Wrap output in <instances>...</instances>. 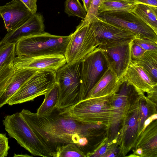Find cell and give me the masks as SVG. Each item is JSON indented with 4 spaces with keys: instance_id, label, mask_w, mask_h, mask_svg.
<instances>
[{
    "instance_id": "cell-16",
    "label": "cell",
    "mask_w": 157,
    "mask_h": 157,
    "mask_svg": "<svg viewBox=\"0 0 157 157\" xmlns=\"http://www.w3.org/2000/svg\"><path fill=\"white\" fill-rule=\"evenodd\" d=\"M122 80L127 82L142 93H150L157 86V83L152 81L143 67L132 60Z\"/></svg>"
},
{
    "instance_id": "cell-23",
    "label": "cell",
    "mask_w": 157,
    "mask_h": 157,
    "mask_svg": "<svg viewBox=\"0 0 157 157\" xmlns=\"http://www.w3.org/2000/svg\"><path fill=\"white\" fill-rule=\"evenodd\" d=\"M136 3L133 0H104L98 10L100 12L114 10L132 11Z\"/></svg>"
},
{
    "instance_id": "cell-5",
    "label": "cell",
    "mask_w": 157,
    "mask_h": 157,
    "mask_svg": "<svg viewBox=\"0 0 157 157\" xmlns=\"http://www.w3.org/2000/svg\"><path fill=\"white\" fill-rule=\"evenodd\" d=\"M81 69L80 61L72 64L66 63L56 71V82L59 89L56 106L58 108L70 107L80 101Z\"/></svg>"
},
{
    "instance_id": "cell-28",
    "label": "cell",
    "mask_w": 157,
    "mask_h": 157,
    "mask_svg": "<svg viewBox=\"0 0 157 157\" xmlns=\"http://www.w3.org/2000/svg\"><path fill=\"white\" fill-rule=\"evenodd\" d=\"M140 101L138 100L139 114V127L138 136L141 134L143 128V124L145 120L148 117L149 109L148 105L146 101H145V97L143 93H140Z\"/></svg>"
},
{
    "instance_id": "cell-10",
    "label": "cell",
    "mask_w": 157,
    "mask_h": 157,
    "mask_svg": "<svg viewBox=\"0 0 157 157\" xmlns=\"http://www.w3.org/2000/svg\"><path fill=\"white\" fill-rule=\"evenodd\" d=\"M90 23L98 45V47L100 48L129 43L137 36L127 30L98 18Z\"/></svg>"
},
{
    "instance_id": "cell-39",
    "label": "cell",
    "mask_w": 157,
    "mask_h": 157,
    "mask_svg": "<svg viewBox=\"0 0 157 157\" xmlns=\"http://www.w3.org/2000/svg\"><path fill=\"white\" fill-rule=\"evenodd\" d=\"M157 115L156 113L152 115H151V116H150V117L151 118V119L152 120V121L155 120V119H157Z\"/></svg>"
},
{
    "instance_id": "cell-31",
    "label": "cell",
    "mask_w": 157,
    "mask_h": 157,
    "mask_svg": "<svg viewBox=\"0 0 157 157\" xmlns=\"http://www.w3.org/2000/svg\"><path fill=\"white\" fill-rule=\"evenodd\" d=\"M10 148L6 134L0 133V157H6Z\"/></svg>"
},
{
    "instance_id": "cell-11",
    "label": "cell",
    "mask_w": 157,
    "mask_h": 157,
    "mask_svg": "<svg viewBox=\"0 0 157 157\" xmlns=\"http://www.w3.org/2000/svg\"><path fill=\"white\" fill-rule=\"evenodd\" d=\"M135 89L126 81H123L117 92L113 96V111L108 128L110 140L116 139L130 106L128 99L135 93Z\"/></svg>"
},
{
    "instance_id": "cell-32",
    "label": "cell",
    "mask_w": 157,
    "mask_h": 157,
    "mask_svg": "<svg viewBox=\"0 0 157 157\" xmlns=\"http://www.w3.org/2000/svg\"><path fill=\"white\" fill-rule=\"evenodd\" d=\"M146 52L141 47L134 43L132 41L131 52L132 60L137 59L142 56Z\"/></svg>"
},
{
    "instance_id": "cell-26",
    "label": "cell",
    "mask_w": 157,
    "mask_h": 157,
    "mask_svg": "<svg viewBox=\"0 0 157 157\" xmlns=\"http://www.w3.org/2000/svg\"><path fill=\"white\" fill-rule=\"evenodd\" d=\"M64 12L68 16H76L84 20L87 12L79 0H66Z\"/></svg>"
},
{
    "instance_id": "cell-17",
    "label": "cell",
    "mask_w": 157,
    "mask_h": 157,
    "mask_svg": "<svg viewBox=\"0 0 157 157\" xmlns=\"http://www.w3.org/2000/svg\"><path fill=\"white\" fill-rule=\"evenodd\" d=\"M123 82L109 67L90 91L86 99L113 94L118 90Z\"/></svg>"
},
{
    "instance_id": "cell-15",
    "label": "cell",
    "mask_w": 157,
    "mask_h": 157,
    "mask_svg": "<svg viewBox=\"0 0 157 157\" xmlns=\"http://www.w3.org/2000/svg\"><path fill=\"white\" fill-rule=\"evenodd\" d=\"M42 15L40 13L32 14L23 25L17 29L7 32L1 41L4 43L16 44L21 39L44 33V25Z\"/></svg>"
},
{
    "instance_id": "cell-20",
    "label": "cell",
    "mask_w": 157,
    "mask_h": 157,
    "mask_svg": "<svg viewBox=\"0 0 157 157\" xmlns=\"http://www.w3.org/2000/svg\"><path fill=\"white\" fill-rule=\"evenodd\" d=\"M132 11L157 34V7L138 4Z\"/></svg>"
},
{
    "instance_id": "cell-29",
    "label": "cell",
    "mask_w": 157,
    "mask_h": 157,
    "mask_svg": "<svg viewBox=\"0 0 157 157\" xmlns=\"http://www.w3.org/2000/svg\"><path fill=\"white\" fill-rule=\"evenodd\" d=\"M104 0H92L84 20L90 23L98 20L99 7Z\"/></svg>"
},
{
    "instance_id": "cell-25",
    "label": "cell",
    "mask_w": 157,
    "mask_h": 157,
    "mask_svg": "<svg viewBox=\"0 0 157 157\" xmlns=\"http://www.w3.org/2000/svg\"><path fill=\"white\" fill-rule=\"evenodd\" d=\"M86 154L76 144L69 143L59 146L53 157H86Z\"/></svg>"
},
{
    "instance_id": "cell-9",
    "label": "cell",
    "mask_w": 157,
    "mask_h": 157,
    "mask_svg": "<svg viewBox=\"0 0 157 157\" xmlns=\"http://www.w3.org/2000/svg\"><path fill=\"white\" fill-rule=\"evenodd\" d=\"M98 19L127 30L137 36L157 42V34L132 11L114 10L99 13Z\"/></svg>"
},
{
    "instance_id": "cell-33",
    "label": "cell",
    "mask_w": 157,
    "mask_h": 157,
    "mask_svg": "<svg viewBox=\"0 0 157 157\" xmlns=\"http://www.w3.org/2000/svg\"><path fill=\"white\" fill-rule=\"evenodd\" d=\"M27 8L32 14L36 13L37 0H20Z\"/></svg>"
},
{
    "instance_id": "cell-35",
    "label": "cell",
    "mask_w": 157,
    "mask_h": 157,
    "mask_svg": "<svg viewBox=\"0 0 157 157\" xmlns=\"http://www.w3.org/2000/svg\"><path fill=\"white\" fill-rule=\"evenodd\" d=\"M88 138L85 137H81L77 145L81 149V147H83L88 144Z\"/></svg>"
},
{
    "instance_id": "cell-36",
    "label": "cell",
    "mask_w": 157,
    "mask_h": 157,
    "mask_svg": "<svg viewBox=\"0 0 157 157\" xmlns=\"http://www.w3.org/2000/svg\"><path fill=\"white\" fill-rule=\"evenodd\" d=\"M83 3V6L84 8L86 11L87 13L92 0H81Z\"/></svg>"
},
{
    "instance_id": "cell-37",
    "label": "cell",
    "mask_w": 157,
    "mask_h": 157,
    "mask_svg": "<svg viewBox=\"0 0 157 157\" xmlns=\"http://www.w3.org/2000/svg\"><path fill=\"white\" fill-rule=\"evenodd\" d=\"M136 153L139 155H141L142 156L143 153V151L141 148H138L136 151Z\"/></svg>"
},
{
    "instance_id": "cell-22",
    "label": "cell",
    "mask_w": 157,
    "mask_h": 157,
    "mask_svg": "<svg viewBox=\"0 0 157 157\" xmlns=\"http://www.w3.org/2000/svg\"><path fill=\"white\" fill-rule=\"evenodd\" d=\"M59 89L56 82L54 86L44 95V101L37 109L36 114L44 115L53 109L56 106L59 99Z\"/></svg>"
},
{
    "instance_id": "cell-8",
    "label": "cell",
    "mask_w": 157,
    "mask_h": 157,
    "mask_svg": "<svg viewBox=\"0 0 157 157\" xmlns=\"http://www.w3.org/2000/svg\"><path fill=\"white\" fill-rule=\"evenodd\" d=\"M108 68L106 59L98 47L81 61L80 101L86 98L90 91Z\"/></svg>"
},
{
    "instance_id": "cell-7",
    "label": "cell",
    "mask_w": 157,
    "mask_h": 157,
    "mask_svg": "<svg viewBox=\"0 0 157 157\" xmlns=\"http://www.w3.org/2000/svg\"><path fill=\"white\" fill-rule=\"evenodd\" d=\"M56 82L55 72L37 71L8 100L6 104L12 105L33 101L46 94Z\"/></svg>"
},
{
    "instance_id": "cell-14",
    "label": "cell",
    "mask_w": 157,
    "mask_h": 157,
    "mask_svg": "<svg viewBox=\"0 0 157 157\" xmlns=\"http://www.w3.org/2000/svg\"><path fill=\"white\" fill-rule=\"evenodd\" d=\"M32 14L20 0H12L0 6V15L7 32L21 25Z\"/></svg>"
},
{
    "instance_id": "cell-34",
    "label": "cell",
    "mask_w": 157,
    "mask_h": 157,
    "mask_svg": "<svg viewBox=\"0 0 157 157\" xmlns=\"http://www.w3.org/2000/svg\"><path fill=\"white\" fill-rule=\"evenodd\" d=\"M136 3L149 5L157 7V0H133Z\"/></svg>"
},
{
    "instance_id": "cell-24",
    "label": "cell",
    "mask_w": 157,
    "mask_h": 157,
    "mask_svg": "<svg viewBox=\"0 0 157 157\" xmlns=\"http://www.w3.org/2000/svg\"><path fill=\"white\" fill-rule=\"evenodd\" d=\"M16 44L0 40V70L5 65L13 62L16 56Z\"/></svg>"
},
{
    "instance_id": "cell-19",
    "label": "cell",
    "mask_w": 157,
    "mask_h": 157,
    "mask_svg": "<svg viewBox=\"0 0 157 157\" xmlns=\"http://www.w3.org/2000/svg\"><path fill=\"white\" fill-rule=\"evenodd\" d=\"M15 69L10 82L0 97V108L6 104L8 100L37 71L25 68Z\"/></svg>"
},
{
    "instance_id": "cell-13",
    "label": "cell",
    "mask_w": 157,
    "mask_h": 157,
    "mask_svg": "<svg viewBox=\"0 0 157 157\" xmlns=\"http://www.w3.org/2000/svg\"><path fill=\"white\" fill-rule=\"evenodd\" d=\"M132 41L108 48H100L106 59L109 67L119 79L124 75L132 60L131 52Z\"/></svg>"
},
{
    "instance_id": "cell-1",
    "label": "cell",
    "mask_w": 157,
    "mask_h": 157,
    "mask_svg": "<svg viewBox=\"0 0 157 157\" xmlns=\"http://www.w3.org/2000/svg\"><path fill=\"white\" fill-rule=\"evenodd\" d=\"M25 120L44 145L53 154L62 145H76L80 138L94 135L95 126L74 118L63 109L56 107L47 113L39 115L29 110L20 112Z\"/></svg>"
},
{
    "instance_id": "cell-38",
    "label": "cell",
    "mask_w": 157,
    "mask_h": 157,
    "mask_svg": "<svg viewBox=\"0 0 157 157\" xmlns=\"http://www.w3.org/2000/svg\"><path fill=\"white\" fill-rule=\"evenodd\" d=\"M17 156H24V157H31V156L27 155H16L15 154H14L13 157H17Z\"/></svg>"
},
{
    "instance_id": "cell-12",
    "label": "cell",
    "mask_w": 157,
    "mask_h": 157,
    "mask_svg": "<svg viewBox=\"0 0 157 157\" xmlns=\"http://www.w3.org/2000/svg\"><path fill=\"white\" fill-rule=\"evenodd\" d=\"M66 63L65 57L63 54L17 56L13 61V66L15 69L25 68L56 72Z\"/></svg>"
},
{
    "instance_id": "cell-6",
    "label": "cell",
    "mask_w": 157,
    "mask_h": 157,
    "mask_svg": "<svg viewBox=\"0 0 157 157\" xmlns=\"http://www.w3.org/2000/svg\"><path fill=\"white\" fill-rule=\"evenodd\" d=\"M70 36L64 54L67 63L69 64L81 61L98 46L91 23L83 20Z\"/></svg>"
},
{
    "instance_id": "cell-21",
    "label": "cell",
    "mask_w": 157,
    "mask_h": 157,
    "mask_svg": "<svg viewBox=\"0 0 157 157\" xmlns=\"http://www.w3.org/2000/svg\"><path fill=\"white\" fill-rule=\"evenodd\" d=\"M133 60L142 66L152 81L157 83V51H146L142 56Z\"/></svg>"
},
{
    "instance_id": "cell-27",
    "label": "cell",
    "mask_w": 157,
    "mask_h": 157,
    "mask_svg": "<svg viewBox=\"0 0 157 157\" xmlns=\"http://www.w3.org/2000/svg\"><path fill=\"white\" fill-rule=\"evenodd\" d=\"M13 62L6 64L0 70V97L8 86L15 71Z\"/></svg>"
},
{
    "instance_id": "cell-18",
    "label": "cell",
    "mask_w": 157,
    "mask_h": 157,
    "mask_svg": "<svg viewBox=\"0 0 157 157\" xmlns=\"http://www.w3.org/2000/svg\"><path fill=\"white\" fill-rule=\"evenodd\" d=\"M139 114L138 101L134 105L130 106L124 121L122 128L121 140L122 146L130 148L135 141L136 138L139 136Z\"/></svg>"
},
{
    "instance_id": "cell-3",
    "label": "cell",
    "mask_w": 157,
    "mask_h": 157,
    "mask_svg": "<svg viewBox=\"0 0 157 157\" xmlns=\"http://www.w3.org/2000/svg\"><path fill=\"white\" fill-rule=\"evenodd\" d=\"M70 38L44 32L23 38L16 44L17 56H36L64 54Z\"/></svg>"
},
{
    "instance_id": "cell-4",
    "label": "cell",
    "mask_w": 157,
    "mask_h": 157,
    "mask_svg": "<svg viewBox=\"0 0 157 157\" xmlns=\"http://www.w3.org/2000/svg\"><path fill=\"white\" fill-rule=\"evenodd\" d=\"M5 130L11 138L34 156L53 157L24 119L21 113L7 115L2 121Z\"/></svg>"
},
{
    "instance_id": "cell-2",
    "label": "cell",
    "mask_w": 157,
    "mask_h": 157,
    "mask_svg": "<svg viewBox=\"0 0 157 157\" xmlns=\"http://www.w3.org/2000/svg\"><path fill=\"white\" fill-rule=\"evenodd\" d=\"M113 94L86 99L63 109L69 115L81 121L97 125L100 123L108 127L113 113Z\"/></svg>"
},
{
    "instance_id": "cell-30",
    "label": "cell",
    "mask_w": 157,
    "mask_h": 157,
    "mask_svg": "<svg viewBox=\"0 0 157 157\" xmlns=\"http://www.w3.org/2000/svg\"><path fill=\"white\" fill-rule=\"evenodd\" d=\"M133 42L146 51H157V42L148 38L137 36Z\"/></svg>"
}]
</instances>
